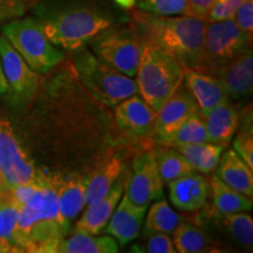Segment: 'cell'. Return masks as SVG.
I'll return each mask as SVG.
<instances>
[{"label":"cell","mask_w":253,"mask_h":253,"mask_svg":"<svg viewBox=\"0 0 253 253\" xmlns=\"http://www.w3.org/2000/svg\"><path fill=\"white\" fill-rule=\"evenodd\" d=\"M56 189L58 179L42 175L36 182L9 189L18 205L14 238L19 252H58L68 235L59 214Z\"/></svg>","instance_id":"1"},{"label":"cell","mask_w":253,"mask_h":253,"mask_svg":"<svg viewBox=\"0 0 253 253\" xmlns=\"http://www.w3.org/2000/svg\"><path fill=\"white\" fill-rule=\"evenodd\" d=\"M207 21L183 17H162L144 11L131 12V28L145 42L170 54L185 71H198L203 53Z\"/></svg>","instance_id":"2"},{"label":"cell","mask_w":253,"mask_h":253,"mask_svg":"<svg viewBox=\"0 0 253 253\" xmlns=\"http://www.w3.org/2000/svg\"><path fill=\"white\" fill-rule=\"evenodd\" d=\"M184 75L185 69L171 55L144 41L136 84L141 97L155 112L181 86Z\"/></svg>","instance_id":"3"},{"label":"cell","mask_w":253,"mask_h":253,"mask_svg":"<svg viewBox=\"0 0 253 253\" xmlns=\"http://www.w3.org/2000/svg\"><path fill=\"white\" fill-rule=\"evenodd\" d=\"M72 61L82 84L103 106L115 107L138 94L134 79L114 71L86 46L72 50Z\"/></svg>","instance_id":"4"},{"label":"cell","mask_w":253,"mask_h":253,"mask_svg":"<svg viewBox=\"0 0 253 253\" xmlns=\"http://www.w3.org/2000/svg\"><path fill=\"white\" fill-rule=\"evenodd\" d=\"M39 23L49 42L69 52L86 46L112 25L109 18L89 7L53 12Z\"/></svg>","instance_id":"5"},{"label":"cell","mask_w":253,"mask_h":253,"mask_svg":"<svg viewBox=\"0 0 253 253\" xmlns=\"http://www.w3.org/2000/svg\"><path fill=\"white\" fill-rule=\"evenodd\" d=\"M2 36L38 74H46L65 59V53L49 42L33 18L13 19L2 27Z\"/></svg>","instance_id":"6"},{"label":"cell","mask_w":253,"mask_h":253,"mask_svg":"<svg viewBox=\"0 0 253 253\" xmlns=\"http://www.w3.org/2000/svg\"><path fill=\"white\" fill-rule=\"evenodd\" d=\"M93 53L114 71L135 78L144 41L130 28H106L90 41Z\"/></svg>","instance_id":"7"},{"label":"cell","mask_w":253,"mask_h":253,"mask_svg":"<svg viewBox=\"0 0 253 253\" xmlns=\"http://www.w3.org/2000/svg\"><path fill=\"white\" fill-rule=\"evenodd\" d=\"M252 38L243 33L233 18L205 25L203 53L198 71L213 75L221 66L251 48Z\"/></svg>","instance_id":"8"},{"label":"cell","mask_w":253,"mask_h":253,"mask_svg":"<svg viewBox=\"0 0 253 253\" xmlns=\"http://www.w3.org/2000/svg\"><path fill=\"white\" fill-rule=\"evenodd\" d=\"M40 175L19 143L11 123L0 120V189L36 182Z\"/></svg>","instance_id":"9"},{"label":"cell","mask_w":253,"mask_h":253,"mask_svg":"<svg viewBox=\"0 0 253 253\" xmlns=\"http://www.w3.org/2000/svg\"><path fill=\"white\" fill-rule=\"evenodd\" d=\"M199 112L195 97L186 86L181 84L157 112L153 134L161 143L168 144L179 126Z\"/></svg>","instance_id":"10"},{"label":"cell","mask_w":253,"mask_h":253,"mask_svg":"<svg viewBox=\"0 0 253 253\" xmlns=\"http://www.w3.org/2000/svg\"><path fill=\"white\" fill-rule=\"evenodd\" d=\"M164 183L158 173L154 153H144L135 158L132 172L129 173L126 196L136 205H148L163 197Z\"/></svg>","instance_id":"11"},{"label":"cell","mask_w":253,"mask_h":253,"mask_svg":"<svg viewBox=\"0 0 253 253\" xmlns=\"http://www.w3.org/2000/svg\"><path fill=\"white\" fill-rule=\"evenodd\" d=\"M0 61L9 90L13 91L18 99H31L39 86V75L2 34L0 36Z\"/></svg>","instance_id":"12"},{"label":"cell","mask_w":253,"mask_h":253,"mask_svg":"<svg viewBox=\"0 0 253 253\" xmlns=\"http://www.w3.org/2000/svg\"><path fill=\"white\" fill-rule=\"evenodd\" d=\"M115 120L126 134L148 137L154 132L156 112L137 94L115 106Z\"/></svg>","instance_id":"13"},{"label":"cell","mask_w":253,"mask_h":253,"mask_svg":"<svg viewBox=\"0 0 253 253\" xmlns=\"http://www.w3.org/2000/svg\"><path fill=\"white\" fill-rule=\"evenodd\" d=\"M128 172H123L114 183L112 189L103 196L96 203L88 205L86 211L77 221L75 231L87 232L90 235H99L106 229L107 224L119 204L123 192H125L126 181H128Z\"/></svg>","instance_id":"14"},{"label":"cell","mask_w":253,"mask_h":253,"mask_svg":"<svg viewBox=\"0 0 253 253\" xmlns=\"http://www.w3.org/2000/svg\"><path fill=\"white\" fill-rule=\"evenodd\" d=\"M170 202L178 210L194 212L207 204L210 182L207 177L191 172L168 183Z\"/></svg>","instance_id":"15"},{"label":"cell","mask_w":253,"mask_h":253,"mask_svg":"<svg viewBox=\"0 0 253 253\" xmlns=\"http://www.w3.org/2000/svg\"><path fill=\"white\" fill-rule=\"evenodd\" d=\"M148 205H136L126 194L120 199L106 226V231L120 245H126L136 239L140 233Z\"/></svg>","instance_id":"16"},{"label":"cell","mask_w":253,"mask_h":253,"mask_svg":"<svg viewBox=\"0 0 253 253\" xmlns=\"http://www.w3.org/2000/svg\"><path fill=\"white\" fill-rule=\"evenodd\" d=\"M185 86L195 97L202 115L210 112L214 107L227 102L229 93L226 87L214 75L194 69L185 71Z\"/></svg>","instance_id":"17"},{"label":"cell","mask_w":253,"mask_h":253,"mask_svg":"<svg viewBox=\"0 0 253 253\" xmlns=\"http://www.w3.org/2000/svg\"><path fill=\"white\" fill-rule=\"evenodd\" d=\"M213 75L223 82L229 96L239 97L251 94L253 87L252 49L249 48L240 53L226 65L218 68Z\"/></svg>","instance_id":"18"},{"label":"cell","mask_w":253,"mask_h":253,"mask_svg":"<svg viewBox=\"0 0 253 253\" xmlns=\"http://www.w3.org/2000/svg\"><path fill=\"white\" fill-rule=\"evenodd\" d=\"M87 179L84 177L74 175L66 181L58 179L56 198H58L59 214L63 226L68 231L71 230L72 221L78 217L82 209L86 205Z\"/></svg>","instance_id":"19"},{"label":"cell","mask_w":253,"mask_h":253,"mask_svg":"<svg viewBox=\"0 0 253 253\" xmlns=\"http://www.w3.org/2000/svg\"><path fill=\"white\" fill-rule=\"evenodd\" d=\"M208 140L225 148L239 126V114L229 103H221L203 115Z\"/></svg>","instance_id":"20"},{"label":"cell","mask_w":253,"mask_h":253,"mask_svg":"<svg viewBox=\"0 0 253 253\" xmlns=\"http://www.w3.org/2000/svg\"><path fill=\"white\" fill-rule=\"evenodd\" d=\"M122 171L123 164L119 157L108 156L103 158L95 168L89 179H87L84 195L87 207L99 202L112 189Z\"/></svg>","instance_id":"21"},{"label":"cell","mask_w":253,"mask_h":253,"mask_svg":"<svg viewBox=\"0 0 253 253\" xmlns=\"http://www.w3.org/2000/svg\"><path fill=\"white\" fill-rule=\"evenodd\" d=\"M218 177L231 188L249 197L253 196V172L243 158L233 149L220 156Z\"/></svg>","instance_id":"22"},{"label":"cell","mask_w":253,"mask_h":253,"mask_svg":"<svg viewBox=\"0 0 253 253\" xmlns=\"http://www.w3.org/2000/svg\"><path fill=\"white\" fill-rule=\"evenodd\" d=\"M119 245L112 236H96L74 231L69 238H63L58 246L61 253H116Z\"/></svg>","instance_id":"23"},{"label":"cell","mask_w":253,"mask_h":253,"mask_svg":"<svg viewBox=\"0 0 253 253\" xmlns=\"http://www.w3.org/2000/svg\"><path fill=\"white\" fill-rule=\"evenodd\" d=\"M209 182H210V192L212 194L213 204L220 213L244 212L252 209L251 197L231 188L218 176L211 177Z\"/></svg>","instance_id":"24"},{"label":"cell","mask_w":253,"mask_h":253,"mask_svg":"<svg viewBox=\"0 0 253 253\" xmlns=\"http://www.w3.org/2000/svg\"><path fill=\"white\" fill-rule=\"evenodd\" d=\"M176 149L184 156L195 171L210 173L214 171L218 167L224 148L211 142H202V143L181 145Z\"/></svg>","instance_id":"25"},{"label":"cell","mask_w":253,"mask_h":253,"mask_svg":"<svg viewBox=\"0 0 253 253\" xmlns=\"http://www.w3.org/2000/svg\"><path fill=\"white\" fill-rule=\"evenodd\" d=\"M18 205L9 189H0V253L19 252L14 238Z\"/></svg>","instance_id":"26"},{"label":"cell","mask_w":253,"mask_h":253,"mask_svg":"<svg viewBox=\"0 0 253 253\" xmlns=\"http://www.w3.org/2000/svg\"><path fill=\"white\" fill-rule=\"evenodd\" d=\"M183 219L176 211H173L164 199L151 205L145 219V235L153 233H167L171 235Z\"/></svg>","instance_id":"27"},{"label":"cell","mask_w":253,"mask_h":253,"mask_svg":"<svg viewBox=\"0 0 253 253\" xmlns=\"http://www.w3.org/2000/svg\"><path fill=\"white\" fill-rule=\"evenodd\" d=\"M155 162L163 183H169L189 173L195 172L184 156L178 150L164 149L154 154Z\"/></svg>","instance_id":"28"},{"label":"cell","mask_w":253,"mask_h":253,"mask_svg":"<svg viewBox=\"0 0 253 253\" xmlns=\"http://www.w3.org/2000/svg\"><path fill=\"white\" fill-rule=\"evenodd\" d=\"M173 246L179 253H198L204 252L210 248L208 236L192 224L181 223L173 231Z\"/></svg>","instance_id":"29"},{"label":"cell","mask_w":253,"mask_h":253,"mask_svg":"<svg viewBox=\"0 0 253 253\" xmlns=\"http://www.w3.org/2000/svg\"><path fill=\"white\" fill-rule=\"evenodd\" d=\"M202 142H209V140L204 118L199 112L189 118L179 126L167 145L177 148L181 145L202 143Z\"/></svg>","instance_id":"30"},{"label":"cell","mask_w":253,"mask_h":253,"mask_svg":"<svg viewBox=\"0 0 253 253\" xmlns=\"http://www.w3.org/2000/svg\"><path fill=\"white\" fill-rule=\"evenodd\" d=\"M224 220L236 242L244 248H252L253 244V219L249 213L235 212L224 214Z\"/></svg>","instance_id":"31"},{"label":"cell","mask_w":253,"mask_h":253,"mask_svg":"<svg viewBox=\"0 0 253 253\" xmlns=\"http://www.w3.org/2000/svg\"><path fill=\"white\" fill-rule=\"evenodd\" d=\"M138 8L155 15H186V0H138Z\"/></svg>","instance_id":"32"},{"label":"cell","mask_w":253,"mask_h":253,"mask_svg":"<svg viewBox=\"0 0 253 253\" xmlns=\"http://www.w3.org/2000/svg\"><path fill=\"white\" fill-rule=\"evenodd\" d=\"M233 150L253 170V134L252 126L245 125L233 141Z\"/></svg>","instance_id":"33"},{"label":"cell","mask_w":253,"mask_h":253,"mask_svg":"<svg viewBox=\"0 0 253 253\" xmlns=\"http://www.w3.org/2000/svg\"><path fill=\"white\" fill-rule=\"evenodd\" d=\"M243 1L244 0H217L211 11L209 12L205 21L210 23V21L225 20V19L233 18L236 11L242 5Z\"/></svg>","instance_id":"34"},{"label":"cell","mask_w":253,"mask_h":253,"mask_svg":"<svg viewBox=\"0 0 253 253\" xmlns=\"http://www.w3.org/2000/svg\"><path fill=\"white\" fill-rule=\"evenodd\" d=\"M233 20L240 31L252 38L253 34V0H244L236 11Z\"/></svg>","instance_id":"35"},{"label":"cell","mask_w":253,"mask_h":253,"mask_svg":"<svg viewBox=\"0 0 253 253\" xmlns=\"http://www.w3.org/2000/svg\"><path fill=\"white\" fill-rule=\"evenodd\" d=\"M147 251L150 253H175L176 249L169 235L153 233L147 242Z\"/></svg>","instance_id":"36"},{"label":"cell","mask_w":253,"mask_h":253,"mask_svg":"<svg viewBox=\"0 0 253 253\" xmlns=\"http://www.w3.org/2000/svg\"><path fill=\"white\" fill-rule=\"evenodd\" d=\"M26 9V0H0V23L20 17Z\"/></svg>","instance_id":"37"},{"label":"cell","mask_w":253,"mask_h":253,"mask_svg":"<svg viewBox=\"0 0 253 253\" xmlns=\"http://www.w3.org/2000/svg\"><path fill=\"white\" fill-rule=\"evenodd\" d=\"M217 0H186V15L205 20Z\"/></svg>","instance_id":"38"},{"label":"cell","mask_w":253,"mask_h":253,"mask_svg":"<svg viewBox=\"0 0 253 253\" xmlns=\"http://www.w3.org/2000/svg\"><path fill=\"white\" fill-rule=\"evenodd\" d=\"M8 90H9V88H8L7 80H6V78H5L4 71H2L1 61H0V96L5 95Z\"/></svg>","instance_id":"39"},{"label":"cell","mask_w":253,"mask_h":253,"mask_svg":"<svg viewBox=\"0 0 253 253\" xmlns=\"http://www.w3.org/2000/svg\"><path fill=\"white\" fill-rule=\"evenodd\" d=\"M115 2L123 8H131L136 4V0H115Z\"/></svg>","instance_id":"40"}]
</instances>
